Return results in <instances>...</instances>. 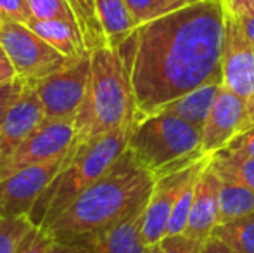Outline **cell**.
<instances>
[{"mask_svg":"<svg viewBox=\"0 0 254 253\" xmlns=\"http://www.w3.org/2000/svg\"><path fill=\"white\" fill-rule=\"evenodd\" d=\"M223 0L195 2L140 24L118 49L138 120L209 84H223Z\"/></svg>","mask_w":254,"mask_h":253,"instance_id":"1","label":"cell"},{"mask_svg":"<svg viewBox=\"0 0 254 253\" xmlns=\"http://www.w3.org/2000/svg\"><path fill=\"white\" fill-rule=\"evenodd\" d=\"M154 182L152 173L127 149L101 179L71 203L66 212L42 229L56 241H73L106 229L144 210Z\"/></svg>","mask_w":254,"mask_h":253,"instance_id":"2","label":"cell"},{"mask_svg":"<svg viewBox=\"0 0 254 253\" xmlns=\"http://www.w3.org/2000/svg\"><path fill=\"white\" fill-rule=\"evenodd\" d=\"M90 59L87 94L74 116V144L138 122L130 75L120 52L101 47L90 51Z\"/></svg>","mask_w":254,"mask_h":253,"instance_id":"3","label":"cell"},{"mask_svg":"<svg viewBox=\"0 0 254 253\" xmlns=\"http://www.w3.org/2000/svg\"><path fill=\"white\" fill-rule=\"evenodd\" d=\"M133 127L120 128L81 144H73L63 170L38 198L37 205L28 215L30 222L35 227H47L61 213L66 212L81 192L101 179L123 156L128 149Z\"/></svg>","mask_w":254,"mask_h":253,"instance_id":"4","label":"cell"},{"mask_svg":"<svg viewBox=\"0 0 254 253\" xmlns=\"http://www.w3.org/2000/svg\"><path fill=\"white\" fill-rule=\"evenodd\" d=\"M128 151L154 179L187 169L206 156L202 128L164 111L138 120L128 141Z\"/></svg>","mask_w":254,"mask_h":253,"instance_id":"5","label":"cell"},{"mask_svg":"<svg viewBox=\"0 0 254 253\" xmlns=\"http://www.w3.org/2000/svg\"><path fill=\"white\" fill-rule=\"evenodd\" d=\"M0 47L12 63L17 78L31 85L56 73L69 61L26 24L14 21L0 23Z\"/></svg>","mask_w":254,"mask_h":253,"instance_id":"6","label":"cell"},{"mask_svg":"<svg viewBox=\"0 0 254 253\" xmlns=\"http://www.w3.org/2000/svg\"><path fill=\"white\" fill-rule=\"evenodd\" d=\"M90 61V52H87L69 59L56 73L33 84L44 106L45 120H74L87 94Z\"/></svg>","mask_w":254,"mask_h":253,"instance_id":"7","label":"cell"},{"mask_svg":"<svg viewBox=\"0 0 254 253\" xmlns=\"http://www.w3.org/2000/svg\"><path fill=\"white\" fill-rule=\"evenodd\" d=\"M221 73L225 87L248 102L254 123V44L246 35L237 14L227 7L221 44Z\"/></svg>","mask_w":254,"mask_h":253,"instance_id":"8","label":"cell"},{"mask_svg":"<svg viewBox=\"0 0 254 253\" xmlns=\"http://www.w3.org/2000/svg\"><path fill=\"white\" fill-rule=\"evenodd\" d=\"M74 144V120H45L10 155L0 158V180L10 173L66 155Z\"/></svg>","mask_w":254,"mask_h":253,"instance_id":"9","label":"cell"},{"mask_svg":"<svg viewBox=\"0 0 254 253\" xmlns=\"http://www.w3.org/2000/svg\"><path fill=\"white\" fill-rule=\"evenodd\" d=\"M67 153L51 162L14 172L0 180V219H17L30 215L38 198L63 170Z\"/></svg>","mask_w":254,"mask_h":253,"instance_id":"10","label":"cell"},{"mask_svg":"<svg viewBox=\"0 0 254 253\" xmlns=\"http://www.w3.org/2000/svg\"><path fill=\"white\" fill-rule=\"evenodd\" d=\"M209 160L211 155H206L187 169L177 170L156 179L151 198L144 210V220H142V238L147 247L157 245L168 236V226H170L171 213L178 196L192 177L199 175L206 169Z\"/></svg>","mask_w":254,"mask_h":253,"instance_id":"11","label":"cell"},{"mask_svg":"<svg viewBox=\"0 0 254 253\" xmlns=\"http://www.w3.org/2000/svg\"><path fill=\"white\" fill-rule=\"evenodd\" d=\"M248 102L227 88L223 84L202 127V153L214 155L225 149L237 135L253 128Z\"/></svg>","mask_w":254,"mask_h":253,"instance_id":"12","label":"cell"},{"mask_svg":"<svg viewBox=\"0 0 254 253\" xmlns=\"http://www.w3.org/2000/svg\"><path fill=\"white\" fill-rule=\"evenodd\" d=\"M45 122L44 106L33 85L26 84L0 125V158L10 155Z\"/></svg>","mask_w":254,"mask_h":253,"instance_id":"13","label":"cell"},{"mask_svg":"<svg viewBox=\"0 0 254 253\" xmlns=\"http://www.w3.org/2000/svg\"><path fill=\"white\" fill-rule=\"evenodd\" d=\"M220 186L221 180L211 170L209 163L202 170L195 186L194 201L184 234L201 243H207L220 224Z\"/></svg>","mask_w":254,"mask_h":253,"instance_id":"14","label":"cell"},{"mask_svg":"<svg viewBox=\"0 0 254 253\" xmlns=\"http://www.w3.org/2000/svg\"><path fill=\"white\" fill-rule=\"evenodd\" d=\"M144 210L106 229L85 234L73 241L87 248L88 253H147L149 247L142 238Z\"/></svg>","mask_w":254,"mask_h":253,"instance_id":"15","label":"cell"},{"mask_svg":"<svg viewBox=\"0 0 254 253\" xmlns=\"http://www.w3.org/2000/svg\"><path fill=\"white\" fill-rule=\"evenodd\" d=\"M26 26L67 59L80 58V56L90 52L85 45L83 37H81L76 24L57 19H35V17H31Z\"/></svg>","mask_w":254,"mask_h":253,"instance_id":"16","label":"cell"},{"mask_svg":"<svg viewBox=\"0 0 254 253\" xmlns=\"http://www.w3.org/2000/svg\"><path fill=\"white\" fill-rule=\"evenodd\" d=\"M95 3L107 47L118 51L138 28L137 21L127 0H95Z\"/></svg>","mask_w":254,"mask_h":253,"instance_id":"17","label":"cell"},{"mask_svg":"<svg viewBox=\"0 0 254 253\" xmlns=\"http://www.w3.org/2000/svg\"><path fill=\"white\" fill-rule=\"evenodd\" d=\"M220 85L221 84L204 85V87L197 88V90H192L189 94L182 95V97L175 99L173 102L163 106L157 111L170 113V115L177 116V118L184 120V122L190 123V125L202 128L204 123H206L207 115H209L211 108L214 104Z\"/></svg>","mask_w":254,"mask_h":253,"instance_id":"18","label":"cell"},{"mask_svg":"<svg viewBox=\"0 0 254 253\" xmlns=\"http://www.w3.org/2000/svg\"><path fill=\"white\" fill-rule=\"evenodd\" d=\"M209 167L223 182H234L254 191V158L225 148L211 155Z\"/></svg>","mask_w":254,"mask_h":253,"instance_id":"19","label":"cell"},{"mask_svg":"<svg viewBox=\"0 0 254 253\" xmlns=\"http://www.w3.org/2000/svg\"><path fill=\"white\" fill-rule=\"evenodd\" d=\"M254 213V191L234 182H223L220 186V224L242 219Z\"/></svg>","mask_w":254,"mask_h":253,"instance_id":"20","label":"cell"},{"mask_svg":"<svg viewBox=\"0 0 254 253\" xmlns=\"http://www.w3.org/2000/svg\"><path fill=\"white\" fill-rule=\"evenodd\" d=\"M74 14V19L80 28V33L88 51L107 47L106 37L99 23L97 16V3L95 0H66Z\"/></svg>","mask_w":254,"mask_h":253,"instance_id":"21","label":"cell"},{"mask_svg":"<svg viewBox=\"0 0 254 253\" xmlns=\"http://www.w3.org/2000/svg\"><path fill=\"white\" fill-rule=\"evenodd\" d=\"M213 236L223 241L234 253H254V213L221 224L214 229Z\"/></svg>","mask_w":254,"mask_h":253,"instance_id":"22","label":"cell"},{"mask_svg":"<svg viewBox=\"0 0 254 253\" xmlns=\"http://www.w3.org/2000/svg\"><path fill=\"white\" fill-rule=\"evenodd\" d=\"M131 14H133L137 24H145L161 16L189 5V0H127Z\"/></svg>","mask_w":254,"mask_h":253,"instance_id":"23","label":"cell"},{"mask_svg":"<svg viewBox=\"0 0 254 253\" xmlns=\"http://www.w3.org/2000/svg\"><path fill=\"white\" fill-rule=\"evenodd\" d=\"M201 173H199V175H201ZM199 175L192 177V179L187 182V186L184 187V191L180 192V196H178L177 203H175L173 213H171L170 226H168V236L184 234L185 227H187L189 213H190V208H192V201H194L195 186H197Z\"/></svg>","mask_w":254,"mask_h":253,"instance_id":"24","label":"cell"},{"mask_svg":"<svg viewBox=\"0 0 254 253\" xmlns=\"http://www.w3.org/2000/svg\"><path fill=\"white\" fill-rule=\"evenodd\" d=\"M33 224L28 217L0 219V253H16L21 240L30 233Z\"/></svg>","mask_w":254,"mask_h":253,"instance_id":"25","label":"cell"},{"mask_svg":"<svg viewBox=\"0 0 254 253\" xmlns=\"http://www.w3.org/2000/svg\"><path fill=\"white\" fill-rule=\"evenodd\" d=\"M28 5H30L35 19H57L76 24L73 10L67 5L66 0H28Z\"/></svg>","mask_w":254,"mask_h":253,"instance_id":"26","label":"cell"},{"mask_svg":"<svg viewBox=\"0 0 254 253\" xmlns=\"http://www.w3.org/2000/svg\"><path fill=\"white\" fill-rule=\"evenodd\" d=\"M52 238L47 231L42 227H31L30 233L21 240L16 253H49V248L52 245Z\"/></svg>","mask_w":254,"mask_h":253,"instance_id":"27","label":"cell"},{"mask_svg":"<svg viewBox=\"0 0 254 253\" xmlns=\"http://www.w3.org/2000/svg\"><path fill=\"white\" fill-rule=\"evenodd\" d=\"M157 245L161 253H202L206 243L187 238L185 234H175V236H166Z\"/></svg>","mask_w":254,"mask_h":253,"instance_id":"28","label":"cell"},{"mask_svg":"<svg viewBox=\"0 0 254 253\" xmlns=\"http://www.w3.org/2000/svg\"><path fill=\"white\" fill-rule=\"evenodd\" d=\"M33 17L28 0H0V19L28 24Z\"/></svg>","mask_w":254,"mask_h":253,"instance_id":"29","label":"cell"},{"mask_svg":"<svg viewBox=\"0 0 254 253\" xmlns=\"http://www.w3.org/2000/svg\"><path fill=\"white\" fill-rule=\"evenodd\" d=\"M24 85L26 84H24L21 78H17L16 82H12V84H9V85H5V87L0 88V125H2L3 116L7 115V111L10 109V106H12L14 102H16V99L21 95Z\"/></svg>","mask_w":254,"mask_h":253,"instance_id":"30","label":"cell"},{"mask_svg":"<svg viewBox=\"0 0 254 253\" xmlns=\"http://www.w3.org/2000/svg\"><path fill=\"white\" fill-rule=\"evenodd\" d=\"M227 149L239 153V155L249 156V158H254V127L246 130L244 134L237 135V137L227 146Z\"/></svg>","mask_w":254,"mask_h":253,"instance_id":"31","label":"cell"},{"mask_svg":"<svg viewBox=\"0 0 254 253\" xmlns=\"http://www.w3.org/2000/svg\"><path fill=\"white\" fill-rule=\"evenodd\" d=\"M16 80H17L16 70H14L10 59L7 58V54L3 52V49L0 47V88L12 84V82H16Z\"/></svg>","mask_w":254,"mask_h":253,"instance_id":"32","label":"cell"},{"mask_svg":"<svg viewBox=\"0 0 254 253\" xmlns=\"http://www.w3.org/2000/svg\"><path fill=\"white\" fill-rule=\"evenodd\" d=\"M49 253H88L85 247H81L76 241H52Z\"/></svg>","mask_w":254,"mask_h":253,"instance_id":"33","label":"cell"},{"mask_svg":"<svg viewBox=\"0 0 254 253\" xmlns=\"http://www.w3.org/2000/svg\"><path fill=\"white\" fill-rule=\"evenodd\" d=\"M223 3L232 12L254 17V0H223Z\"/></svg>","mask_w":254,"mask_h":253,"instance_id":"34","label":"cell"},{"mask_svg":"<svg viewBox=\"0 0 254 253\" xmlns=\"http://www.w3.org/2000/svg\"><path fill=\"white\" fill-rule=\"evenodd\" d=\"M202 253H234V252H232L230 248H228L227 245L223 243V241H220L218 238L211 236L209 241L204 245Z\"/></svg>","mask_w":254,"mask_h":253,"instance_id":"35","label":"cell"},{"mask_svg":"<svg viewBox=\"0 0 254 253\" xmlns=\"http://www.w3.org/2000/svg\"><path fill=\"white\" fill-rule=\"evenodd\" d=\"M237 17H239V21H241L242 28H244L246 35L249 37V40L254 44V17L253 16H246V14H237Z\"/></svg>","mask_w":254,"mask_h":253,"instance_id":"36","label":"cell"},{"mask_svg":"<svg viewBox=\"0 0 254 253\" xmlns=\"http://www.w3.org/2000/svg\"><path fill=\"white\" fill-rule=\"evenodd\" d=\"M147 253H161L159 245H152V247H149L147 248Z\"/></svg>","mask_w":254,"mask_h":253,"instance_id":"37","label":"cell"},{"mask_svg":"<svg viewBox=\"0 0 254 253\" xmlns=\"http://www.w3.org/2000/svg\"><path fill=\"white\" fill-rule=\"evenodd\" d=\"M190 3H195V2H209V0H189Z\"/></svg>","mask_w":254,"mask_h":253,"instance_id":"38","label":"cell"},{"mask_svg":"<svg viewBox=\"0 0 254 253\" xmlns=\"http://www.w3.org/2000/svg\"><path fill=\"white\" fill-rule=\"evenodd\" d=\"M0 23H2V19H0Z\"/></svg>","mask_w":254,"mask_h":253,"instance_id":"39","label":"cell"}]
</instances>
